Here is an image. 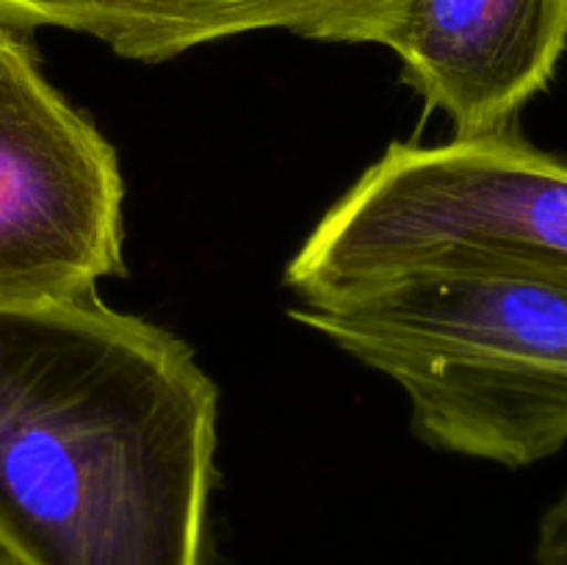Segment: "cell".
<instances>
[{"instance_id":"obj_5","label":"cell","mask_w":567,"mask_h":565,"mask_svg":"<svg viewBox=\"0 0 567 565\" xmlns=\"http://www.w3.org/2000/svg\"><path fill=\"white\" fill-rule=\"evenodd\" d=\"M567 48V0H408L388 50L452 138L515 131Z\"/></svg>"},{"instance_id":"obj_3","label":"cell","mask_w":567,"mask_h":565,"mask_svg":"<svg viewBox=\"0 0 567 565\" xmlns=\"http://www.w3.org/2000/svg\"><path fill=\"white\" fill-rule=\"evenodd\" d=\"M532 264L567 271V161L524 133L396 142L288 260L297 302H324L419 269Z\"/></svg>"},{"instance_id":"obj_4","label":"cell","mask_w":567,"mask_h":565,"mask_svg":"<svg viewBox=\"0 0 567 565\" xmlns=\"http://www.w3.org/2000/svg\"><path fill=\"white\" fill-rule=\"evenodd\" d=\"M125 181L100 127L0 28V310L92 297L125 277Z\"/></svg>"},{"instance_id":"obj_2","label":"cell","mask_w":567,"mask_h":565,"mask_svg":"<svg viewBox=\"0 0 567 565\" xmlns=\"http://www.w3.org/2000/svg\"><path fill=\"white\" fill-rule=\"evenodd\" d=\"M288 316L388 377L430 449L526 469L567 443V271L419 269Z\"/></svg>"},{"instance_id":"obj_8","label":"cell","mask_w":567,"mask_h":565,"mask_svg":"<svg viewBox=\"0 0 567 565\" xmlns=\"http://www.w3.org/2000/svg\"><path fill=\"white\" fill-rule=\"evenodd\" d=\"M0 565H25L14 552H11V546L3 537H0Z\"/></svg>"},{"instance_id":"obj_6","label":"cell","mask_w":567,"mask_h":565,"mask_svg":"<svg viewBox=\"0 0 567 565\" xmlns=\"http://www.w3.org/2000/svg\"><path fill=\"white\" fill-rule=\"evenodd\" d=\"M408 0H0V28H61L111 53L161 64L203 44L286 31L332 44L388 48Z\"/></svg>"},{"instance_id":"obj_1","label":"cell","mask_w":567,"mask_h":565,"mask_svg":"<svg viewBox=\"0 0 567 565\" xmlns=\"http://www.w3.org/2000/svg\"><path fill=\"white\" fill-rule=\"evenodd\" d=\"M219 388L100 294L0 310V537L25 565H214Z\"/></svg>"},{"instance_id":"obj_7","label":"cell","mask_w":567,"mask_h":565,"mask_svg":"<svg viewBox=\"0 0 567 565\" xmlns=\"http://www.w3.org/2000/svg\"><path fill=\"white\" fill-rule=\"evenodd\" d=\"M535 559L537 565H567V491L543 513Z\"/></svg>"}]
</instances>
